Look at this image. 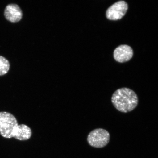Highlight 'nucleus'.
Returning a JSON list of instances; mask_svg holds the SVG:
<instances>
[{
  "mask_svg": "<svg viewBox=\"0 0 158 158\" xmlns=\"http://www.w3.org/2000/svg\"><path fill=\"white\" fill-rule=\"evenodd\" d=\"M111 102L116 110L122 113L133 111L137 107L138 98L133 90L127 88L118 89L112 94Z\"/></svg>",
  "mask_w": 158,
  "mask_h": 158,
  "instance_id": "1",
  "label": "nucleus"
},
{
  "mask_svg": "<svg viewBox=\"0 0 158 158\" xmlns=\"http://www.w3.org/2000/svg\"><path fill=\"white\" fill-rule=\"evenodd\" d=\"M31 134V130L28 126L20 124L18 126L13 137L20 141H25L30 138Z\"/></svg>",
  "mask_w": 158,
  "mask_h": 158,
  "instance_id": "7",
  "label": "nucleus"
},
{
  "mask_svg": "<svg viewBox=\"0 0 158 158\" xmlns=\"http://www.w3.org/2000/svg\"><path fill=\"white\" fill-rule=\"evenodd\" d=\"M19 124L13 114L6 112H0V134L3 137H14Z\"/></svg>",
  "mask_w": 158,
  "mask_h": 158,
  "instance_id": "2",
  "label": "nucleus"
},
{
  "mask_svg": "<svg viewBox=\"0 0 158 158\" xmlns=\"http://www.w3.org/2000/svg\"><path fill=\"white\" fill-rule=\"evenodd\" d=\"M4 15L7 20L15 23L18 22L22 19L23 13L19 5L11 3L6 7Z\"/></svg>",
  "mask_w": 158,
  "mask_h": 158,
  "instance_id": "5",
  "label": "nucleus"
},
{
  "mask_svg": "<svg viewBox=\"0 0 158 158\" xmlns=\"http://www.w3.org/2000/svg\"><path fill=\"white\" fill-rule=\"evenodd\" d=\"M128 5L124 1H119L110 6L106 12V17L110 20L121 19L127 12Z\"/></svg>",
  "mask_w": 158,
  "mask_h": 158,
  "instance_id": "4",
  "label": "nucleus"
},
{
  "mask_svg": "<svg viewBox=\"0 0 158 158\" xmlns=\"http://www.w3.org/2000/svg\"><path fill=\"white\" fill-rule=\"evenodd\" d=\"M133 54V50L131 47L126 45H122L114 50V56L118 62L123 63L130 60Z\"/></svg>",
  "mask_w": 158,
  "mask_h": 158,
  "instance_id": "6",
  "label": "nucleus"
},
{
  "mask_svg": "<svg viewBox=\"0 0 158 158\" xmlns=\"http://www.w3.org/2000/svg\"><path fill=\"white\" fill-rule=\"evenodd\" d=\"M110 134L107 130L99 128L92 130L88 136L87 141L90 146L94 148H104L109 143Z\"/></svg>",
  "mask_w": 158,
  "mask_h": 158,
  "instance_id": "3",
  "label": "nucleus"
},
{
  "mask_svg": "<svg viewBox=\"0 0 158 158\" xmlns=\"http://www.w3.org/2000/svg\"><path fill=\"white\" fill-rule=\"evenodd\" d=\"M10 68V63L5 57L0 56V76L6 74Z\"/></svg>",
  "mask_w": 158,
  "mask_h": 158,
  "instance_id": "8",
  "label": "nucleus"
}]
</instances>
